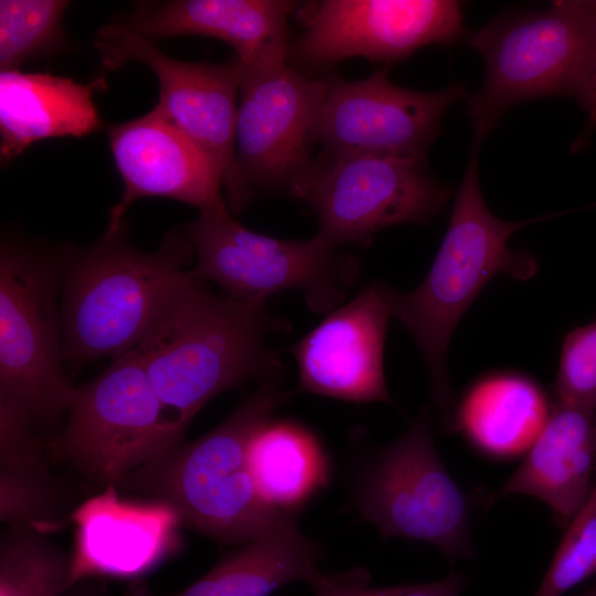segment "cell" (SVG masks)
<instances>
[{
  "label": "cell",
  "mask_w": 596,
  "mask_h": 596,
  "mask_svg": "<svg viewBox=\"0 0 596 596\" xmlns=\"http://www.w3.org/2000/svg\"><path fill=\"white\" fill-rule=\"evenodd\" d=\"M581 596H596V584Z\"/></svg>",
  "instance_id": "32"
},
{
  "label": "cell",
  "mask_w": 596,
  "mask_h": 596,
  "mask_svg": "<svg viewBox=\"0 0 596 596\" xmlns=\"http://www.w3.org/2000/svg\"><path fill=\"white\" fill-rule=\"evenodd\" d=\"M280 379L260 382L214 429L168 447L115 486L170 505L182 525L219 543L259 536L288 514L264 501L248 462L253 436L290 397Z\"/></svg>",
  "instance_id": "2"
},
{
  "label": "cell",
  "mask_w": 596,
  "mask_h": 596,
  "mask_svg": "<svg viewBox=\"0 0 596 596\" xmlns=\"http://www.w3.org/2000/svg\"><path fill=\"white\" fill-rule=\"evenodd\" d=\"M94 45L107 70L138 61L155 73L160 88L155 107L216 163L223 175L226 204L231 212H236L235 124L240 60L234 56L222 64L180 61L164 54L152 39L123 22L102 26Z\"/></svg>",
  "instance_id": "12"
},
{
  "label": "cell",
  "mask_w": 596,
  "mask_h": 596,
  "mask_svg": "<svg viewBox=\"0 0 596 596\" xmlns=\"http://www.w3.org/2000/svg\"><path fill=\"white\" fill-rule=\"evenodd\" d=\"M184 232L195 258L191 276L237 299L266 301L296 289L312 311L324 313L343 300L359 275L358 259L321 235L287 241L251 231L226 203L200 212Z\"/></svg>",
  "instance_id": "7"
},
{
  "label": "cell",
  "mask_w": 596,
  "mask_h": 596,
  "mask_svg": "<svg viewBox=\"0 0 596 596\" xmlns=\"http://www.w3.org/2000/svg\"><path fill=\"white\" fill-rule=\"evenodd\" d=\"M321 554V547L300 532L295 514H287L170 596H269L286 584L315 581ZM128 596L155 595L145 585L132 584Z\"/></svg>",
  "instance_id": "21"
},
{
  "label": "cell",
  "mask_w": 596,
  "mask_h": 596,
  "mask_svg": "<svg viewBox=\"0 0 596 596\" xmlns=\"http://www.w3.org/2000/svg\"><path fill=\"white\" fill-rule=\"evenodd\" d=\"M551 407L529 377L498 373L480 379L456 406L454 430L494 457L528 451L544 427Z\"/></svg>",
  "instance_id": "23"
},
{
  "label": "cell",
  "mask_w": 596,
  "mask_h": 596,
  "mask_svg": "<svg viewBox=\"0 0 596 596\" xmlns=\"http://www.w3.org/2000/svg\"><path fill=\"white\" fill-rule=\"evenodd\" d=\"M596 126V88H595V95H594V102L590 113L588 114V120L585 126V130L582 135V137L578 139V141L575 143V148L582 149L585 145V140L590 136L592 130Z\"/></svg>",
  "instance_id": "30"
},
{
  "label": "cell",
  "mask_w": 596,
  "mask_h": 596,
  "mask_svg": "<svg viewBox=\"0 0 596 596\" xmlns=\"http://www.w3.org/2000/svg\"><path fill=\"white\" fill-rule=\"evenodd\" d=\"M596 574V479L565 528L551 565L534 596H562Z\"/></svg>",
  "instance_id": "27"
},
{
  "label": "cell",
  "mask_w": 596,
  "mask_h": 596,
  "mask_svg": "<svg viewBox=\"0 0 596 596\" xmlns=\"http://www.w3.org/2000/svg\"><path fill=\"white\" fill-rule=\"evenodd\" d=\"M356 505L382 538L424 541L450 560L473 555L469 501L436 449L426 407L360 480Z\"/></svg>",
  "instance_id": "10"
},
{
  "label": "cell",
  "mask_w": 596,
  "mask_h": 596,
  "mask_svg": "<svg viewBox=\"0 0 596 596\" xmlns=\"http://www.w3.org/2000/svg\"><path fill=\"white\" fill-rule=\"evenodd\" d=\"M126 232L121 224L92 246L61 255L62 349L72 371L135 350L193 280L185 232L171 230L152 253L135 248Z\"/></svg>",
  "instance_id": "1"
},
{
  "label": "cell",
  "mask_w": 596,
  "mask_h": 596,
  "mask_svg": "<svg viewBox=\"0 0 596 596\" xmlns=\"http://www.w3.org/2000/svg\"><path fill=\"white\" fill-rule=\"evenodd\" d=\"M485 61L468 95L473 141L482 142L512 106L545 96L574 98L590 113L596 88V1H553L545 10L501 15L469 38Z\"/></svg>",
  "instance_id": "5"
},
{
  "label": "cell",
  "mask_w": 596,
  "mask_h": 596,
  "mask_svg": "<svg viewBox=\"0 0 596 596\" xmlns=\"http://www.w3.org/2000/svg\"><path fill=\"white\" fill-rule=\"evenodd\" d=\"M480 142L473 141L467 168L455 196L450 220L423 281L413 290L390 289L391 316L414 338L427 365L434 401L446 430L453 432L456 403L447 373V350L461 317L485 286L498 274L526 280L538 270L528 252L511 249L514 232L544 220L523 222L498 219L482 196L478 159Z\"/></svg>",
  "instance_id": "4"
},
{
  "label": "cell",
  "mask_w": 596,
  "mask_h": 596,
  "mask_svg": "<svg viewBox=\"0 0 596 596\" xmlns=\"http://www.w3.org/2000/svg\"><path fill=\"white\" fill-rule=\"evenodd\" d=\"M108 140L124 191L109 210L107 230L124 224L128 209L141 198H168L200 212L226 203L220 168L156 107L108 127Z\"/></svg>",
  "instance_id": "16"
},
{
  "label": "cell",
  "mask_w": 596,
  "mask_h": 596,
  "mask_svg": "<svg viewBox=\"0 0 596 596\" xmlns=\"http://www.w3.org/2000/svg\"><path fill=\"white\" fill-rule=\"evenodd\" d=\"M596 412L553 402L524 459L488 503L515 494L539 499L566 528L586 501L596 470Z\"/></svg>",
  "instance_id": "19"
},
{
  "label": "cell",
  "mask_w": 596,
  "mask_h": 596,
  "mask_svg": "<svg viewBox=\"0 0 596 596\" xmlns=\"http://www.w3.org/2000/svg\"><path fill=\"white\" fill-rule=\"evenodd\" d=\"M96 592H98V590H97V589H94V588H93V589H92V588H89V589H83V590L78 592V593H77L76 595H74V596H97V593H96Z\"/></svg>",
  "instance_id": "31"
},
{
  "label": "cell",
  "mask_w": 596,
  "mask_h": 596,
  "mask_svg": "<svg viewBox=\"0 0 596 596\" xmlns=\"http://www.w3.org/2000/svg\"><path fill=\"white\" fill-rule=\"evenodd\" d=\"M50 461L32 423L0 404V519L7 525L50 534L70 523L75 508Z\"/></svg>",
  "instance_id": "22"
},
{
  "label": "cell",
  "mask_w": 596,
  "mask_h": 596,
  "mask_svg": "<svg viewBox=\"0 0 596 596\" xmlns=\"http://www.w3.org/2000/svg\"><path fill=\"white\" fill-rule=\"evenodd\" d=\"M595 425H596V419H595Z\"/></svg>",
  "instance_id": "33"
},
{
  "label": "cell",
  "mask_w": 596,
  "mask_h": 596,
  "mask_svg": "<svg viewBox=\"0 0 596 596\" xmlns=\"http://www.w3.org/2000/svg\"><path fill=\"white\" fill-rule=\"evenodd\" d=\"M317 141L326 153L426 160L443 116L468 97L466 85L422 92L395 85L383 68L359 81L326 77Z\"/></svg>",
  "instance_id": "14"
},
{
  "label": "cell",
  "mask_w": 596,
  "mask_h": 596,
  "mask_svg": "<svg viewBox=\"0 0 596 596\" xmlns=\"http://www.w3.org/2000/svg\"><path fill=\"white\" fill-rule=\"evenodd\" d=\"M390 287L372 283L296 342L299 391L354 403H391L384 374Z\"/></svg>",
  "instance_id": "15"
},
{
  "label": "cell",
  "mask_w": 596,
  "mask_h": 596,
  "mask_svg": "<svg viewBox=\"0 0 596 596\" xmlns=\"http://www.w3.org/2000/svg\"><path fill=\"white\" fill-rule=\"evenodd\" d=\"M75 583L72 554L49 534L7 525L0 543V596H61Z\"/></svg>",
  "instance_id": "25"
},
{
  "label": "cell",
  "mask_w": 596,
  "mask_h": 596,
  "mask_svg": "<svg viewBox=\"0 0 596 596\" xmlns=\"http://www.w3.org/2000/svg\"><path fill=\"white\" fill-rule=\"evenodd\" d=\"M362 568L347 573H322L309 585L313 596H459L467 584L464 575L450 573L445 578L415 585L374 588Z\"/></svg>",
  "instance_id": "29"
},
{
  "label": "cell",
  "mask_w": 596,
  "mask_h": 596,
  "mask_svg": "<svg viewBox=\"0 0 596 596\" xmlns=\"http://www.w3.org/2000/svg\"><path fill=\"white\" fill-rule=\"evenodd\" d=\"M317 217L318 234L339 247L366 243L382 228L428 225L450 194L416 158L323 152L292 185Z\"/></svg>",
  "instance_id": "9"
},
{
  "label": "cell",
  "mask_w": 596,
  "mask_h": 596,
  "mask_svg": "<svg viewBox=\"0 0 596 596\" xmlns=\"http://www.w3.org/2000/svg\"><path fill=\"white\" fill-rule=\"evenodd\" d=\"M248 462L260 497L281 513L295 514L328 483L321 446L309 430L292 422L264 425L251 440Z\"/></svg>",
  "instance_id": "24"
},
{
  "label": "cell",
  "mask_w": 596,
  "mask_h": 596,
  "mask_svg": "<svg viewBox=\"0 0 596 596\" xmlns=\"http://www.w3.org/2000/svg\"><path fill=\"white\" fill-rule=\"evenodd\" d=\"M64 428L46 441L52 461L104 490L184 432L156 394L136 350L75 387Z\"/></svg>",
  "instance_id": "8"
},
{
  "label": "cell",
  "mask_w": 596,
  "mask_h": 596,
  "mask_svg": "<svg viewBox=\"0 0 596 596\" xmlns=\"http://www.w3.org/2000/svg\"><path fill=\"white\" fill-rule=\"evenodd\" d=\"M296 8L283 0H173L142 7L126 24L152 40L214 38L231 45L243 64L275 66L288 61V17Z\"/></svg>",
  "instance_id": "18"
},
{
  "label": "cell",
  "mask_w": 596,
  "mask_h": 596,
  "mask_svg": "<svg viewBox=\"0 0 596 596\" xmlns=\"http://www.w3.org/2000/svg\"><path fill=\"white\" fill-rule=\"evenodd\" d=\"M106 84L104 77L78 83L50 73L1 71L2 162L20 156L35 141L82 138L99 129L102 120L94 95Z\"/></svg>",
  "instance_id": "20"
},
{
  "label": "cell",
  "mask_w": 596,
  "mask_h": 596,
  "mask_svg": "<svg viewBox=\"0 0 596 596\" xmlns=\"http://www.w3.org/2000/svg\"><path fill=\"white\" fill-rule=\"evenodd\" d=\"M70 523L75 529L76 583L91 576L134 579L145 575L177 549L182 525L170 505L120 498L115 485L78 504Z\"/></svg>",
  "instance_id": "17"
},
{
  "label": "cell",
  "mask_w": 596,
  "mask_h": 596,
  "mask_svg": "<svg viewBox=\"0 0 596 596\" xmlns=\"http://www.w3.org/2000/svg\"><path fill=\"white\" fill-rule=\"evenodd\" d=\"M554 402L596 412V320L566 334L554 383Z\"/></svg>",
  "instance_id": "28"
},
{
  "label": "cell",
  "mask_w": 596,
  "mask_h": 596,
  "mask_svg": "<svg viewBox=\"0 0 596 596\" xmlns=\"http://www.w3.org/2000/svg\"><path fill=\"white\" fill-rule=\"evenodd\" d=\"M288 328L266 301L243 300L193 280L160 326L135 350L159 400L185 433L220 393L281 377L267 338Z\"/></svg>",
  "instance_id": "3"
},
{
  "label": "cell",
  "mask_w": 596,
  "mask_h": 596,
  "mask_svg": "<svg viewBox=\"0 0 596 596\" xmlns=\"http://www.w3.org/2000/svg\"><path fill=\"white\" fill-rule=\"evenodd\" d=\"M296 13L305 30L288 56L307 67L351 57L396 62L429 44H454L464 32L453 0H323Z\"/></svg>",
  "instance_id": "13"
},
{
  "label": "cell",
  "mask_w": 596,
  "mask_h": 596,
  "mask_svg": "<svg viewBox=\"0 0 596 596\" xmlns=\"http://www.w3.org/2000/svg\"><path fill=\"white\" fill-rule=\"evenodd\" d=\"M62 263L30 245L2 241L0 251V403L34 426L66 414L75 386L64 372L57 309Z\"/></svg>",
  "instance_id": "6"
},
{
  "label": "cell",
  "mask_w": 596,
  "mask_h": 596,
  "mask_svg": "<svg viewBox=\"0 0 596 596\" xmlns=\"http://www.w3.org/2000/svg\"><path fill=\"white\" fill-rule=\"evenodd\" d=\"M67 6L61 0H1V71L19 70L28 60L64 49L62 17Z\"/></svg>",
  "instance_id": "26"
},
{
  "label": "cell",
  "mask_w": 596,
  "mask_h": 596,
  "mask_svg": "<svg viewBox=\"0 0 596 596\" xmlns=\"http://www.w3.org/2000/svg\"><path fill=\"white\" fill-rule=\"evenodd\" d=\"M326 88V77L305 76L288 63L241 62L235 124L237 212L256 189L289 193L311 166Z\"/></svg>",
  "instance_id": "11"
}]
</instances>
